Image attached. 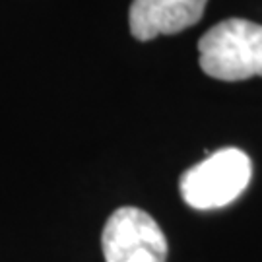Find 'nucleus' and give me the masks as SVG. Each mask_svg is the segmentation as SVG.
I'll return each mask as SVG.
<instances>
[{"label": "nucleus", "mask_w": 262, "mask_h": 262, "mask_svg": "<svg viewBox=\"0 0 262 262\" xmlns=\"http://www.w3.org/2000/svg\"><path fill=\"white\" fill-rule=\"evenodd\" d=\"M200 68L210 78L241 82L262 76V26L229 18L215 24L198 41Z\"/></svg>", "instance_id": "1"}, {"label": "nucleus", "mask_w": 262, "mask_h": 262, "mask_svg": "<svg viewBox=\"0 0 262 262\" xmlns=\"http://www.w3.org/2000/svg\"><path fill=\"white\" fill-rule=\"evenodd\" d=\"M251 177V158L239 148H224L185 171L179 181V190L190 208L217 210L241 196Z\"/></svg>", "instance_id": "2"}, {"label": "nucleus", "mask_w": 262, "mask_h": 262, "mask_svg": "<svg viewBox=\"0 0 262 262\" xmlns=\"http://www.w3.org/2000/svg\"><path fill=\"white\" fill-rule=\"evenodd\" d=\"M105 262H165L167 239L148 212L134 206L115 210L101 233Z\"/></svg>", "instance_id": "3"}, {"label": "nucleus", "mask_w": 262, "mask_h": 262, "mask_svg": "<svg viewBox=\"0 0 262 262\" xmlns=\"http://www.w3.org/2000/svg\"><path fill=\"white\" fill-rule=\"evenodd\" d=\"M208 0H132L128 24L132 37L151 41L173 35L200 21Z\"/></svg>", "instance_id": "4"}]
</instances>
